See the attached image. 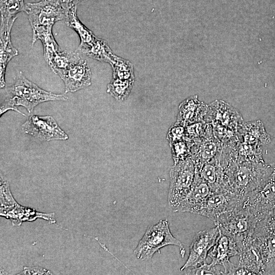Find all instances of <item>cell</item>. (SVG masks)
<instances>
[{
  "mask_svg": "<svg viewBox=\"0 0 275 275\" xmlns=\"http://www.w3.org/2000/svg\"><path fill=\"white\" fill-rule=\"evenodd\" d=\"M113 64V78H118L123 80H134L132 70L128 66L119 63L117 64L115 62Z\"/></svg>",
  "mask_w": 275,
  "mask_h": 275,
  "instance_id": "obj_30",
  "label": "cell"
},
{
  "mask_svg": "<svg viewBox=\"0 0 275 275\" xmlns=\"http://www.w3.org/2000/svg\"><path fill=\"white\" fill-rule=\"evenodd\" d=\"M24 12L28 16L33 31V45L38 40L42 43L53 39V25L56 22L65 19L66 16V11L58 0H42L28 3Z\"/></svg>",
  "mask_w": 275,
  "mask_h": 275,
  "instance_id": "obj_3",
  "label": "cell"
},
{
  "mask_svg": "<svg viewBox=\"0 0 275 275\" xmlns=\"http://www.w3.org/2000/svg\"><path fill=\"white\" fill-rule=\"evenodd\" d=\"M170 245L179 246L184 256L183 244L171 233L168 221L160 220L147 228L133 252L137 259L146 261L151 259L160 249Z\"/></svg>",
  "mask_w": 275,
  "mask_h": 275,
  "instance_id": "obj_4",
  "label": "cell"
},
{
  "mask_svg": "<svg viewBox=\"0 0 275 275\" xmlns=\"http://www.w3.org/2000/svg\"><path fill=\"white\" fill-rule=\"evenodd\" d=\"M193 142L191 148V159L197 169L216 157L222 148V144L214 136L211 124H208L205 135Z\"/></svg>",
  "mask_w": 275,
  "mask_h": 275,
  "instance_id": "obj_12",
  "label": "cell"
},
{
  "mask_svg": "<svg viewBox=\"0 0 275 275\" xmlns=\"http://www.w3.org/2000/svg\"><path fill=\"white\" fill-rule=\"evenodd\" d=\"M212 193L209 184L197 172L191 188L185 198L173 210L197 214Z\"/></svg>",
  "mask_w": 275,
  "mask_h": 275,
  "instance_id": "obj_15",
  "label": "cell"
},
{
  "mask_svg": "<svg viewBox=\"0 0 275 275\" xmlns=\"http://www.w3.org/2000/svg\"><path fill=\"white\" fill-rule=\"evenodd\" d=\"M196 171L210 186L212 192L226 190L224 171L217 156L208 161Z\"/></svg>",
  "mask_w": 275,
  "mask_h": 275,
  "instance_id": "obj_20",
  "label": "cell"
},
{
  "mask_svg": "<svg viewBox=\"0 0 275 275\" xmlns=\"http://www.w3.org/2000/svg\"><path fill=\"white\" fill-rule=\"evenodd\" d=\"M196 173V165L191 158L174 163L171 167L168 201L172 210L180 204L190 191Z\"/></svg>",
  "mask_w": 275,
  "mask_h": 275,
  "instance_id": "obj_7",
  "label": "cell"
},
{
  "mask_svg": "<svg viewBox=\"0 0 275 275\" xmlns=\"http://www.w3.org/2000/svg\"><path fill=\"white\" fill-rule=\"evenodd\" d=\"M186 139L185 127L175 122L170 128L167 135L169 144Z\"/></svg>",
  "mask_w": 275,
  "mask_h": 275,
  "instance_id": "obj_29",
  "label": "cell"
},
{
  "mask_svg": "<svg viewBox=\"0 0 275 275\" xmlns=\"http://www.w3.org/2000/svg\"><path fill=\"white\" fill-rule=\"evenodd\" d=\"M275 234V211L257 222L253 236Z\"/></svg>",
  "mask_w": 275,
  "mask_h": 275,
  "instance_id": "obj_26",
  "label": "cell"
},
{
  "mask_svg": "<svg viewBox=\"0 0 275 275\" xmlns=\"http://www.w3.org/2000/svg\"><path fill=\"white\" fill-rule=\"evenodd\" d=\"M208 256L211 259L210 265L214 266L222 265L225 274H228L235 266L230 261V258L239 255V249L236 241L232 238L222 233L219 235Z\"/></svg>",
  "mask_w": 275,
  "mask_h": 275,
  "instance_id": "obj_14",
  "label": "cell"
},
{
  "mask_svg": "<svg viewBox=\"0 0 275 275\" xmlns=\"http://www.w3.org/2000/svg\"><path fill=\"white\" fill-rule=\"evenodd\" d=\"M253 236L260 248L265 274L275 273V234Z\"/></svg>",
  "mask_w": 275,
  "mask_h": 275,
  "instance_id": "obj_22",
  "label": "cell"
},
{
  "mask_svg": "<svg viewBox=\"0 0 275 275\" xmlns=\"http://www.w3.org/2000/svg\"><path fill=\"white\" fill-rule=\"evenodd\" d=\"M24 133L42 141L66 140L68 135L51 116L30 115L22 125Z\"/></svg>",
  "mask_w": 275,
  "mask_h": 275,
  "instance_id": "obj_9",
  "label": "cell"
},
{
  "mask_svg": "<svg viewBox=\"0 0 275 275\" xmlns=\"http://www.w3.org/2000/svg\"><path fill=\"white\" fill-rule=\"evenodd\" d=\"M257 222L248 209L241 206L223 214L214 223L222 233L233 238L239 247L253 236Z\"/></svg>",
  "mask_w": 275,
  "mask_h": 275,
  "instance_id": "obj_5",
  "label": "cell"
},
{
  "mask_svg": "<svg viewBox=\"0 0 275 275\" xmlns=\"http://www.w3.org/2000/svg\"><path fill=\"white\" fill-rule=\"evenodd\" d=\"M242 207L248 209L258 222L275 211V163L267 177L245 197Z\"/></svg>",
  "mask_w": 275,
  "mask_h": 275,
  "instance_id": "obj_6",
  "label": "cell"
},
{
  "mask_svg": "<svg viewBox=\"0 0 275 275\" xmlns=\"http://www.w3.org/2000/svg\"><path fill=\"white\" fill-rule=\"evenodd\" d=\"M77 7L66 11L65 19L66 24L78 34L80 43L76 50L90 56L102 42L97 39L78 19L76 14Z\"/></svg>",
  "mask_w": 275,
  "mask_h": 275,
  "instance_id": "obj_16",
  "label": "cell"
},
{
  "mask_svg": "<svg viewBox=\"0 0 275 275\" xmlns=\"http://www.w3.org/2000/svg\"><path fill=\"white\" fill-rule=\"evenodd\" d=\"M208 123L198 122L185 126L186 139L194 141L204 136L207 131Z\"/></svg>",
  "mask_w": 275,
  "mask_h": 275,
  "instance_id": "obj_27",
  "label": "cell"
},
{
  "mask_svg": "<svg viewBox=\"0 0 275 275\" xmlns=\"http://www.w3.org/2000/svg\"><path fill=\"white\" fill-rule=\"evenodd\" d=\"M219 234V230L216 226L198 232L190 244L188 258L180 270L206 263L208 253L215 243Z\"/></svg>",
  "mask_w": 275,
  "mask_h": 275,
  "instance_id": "obj_10",
  "label": "cell"
},
{
  "mask_svg": "<svg viewBox=\"0 0 275 275\" xmlns=\"http://www.w3.org/2000/svg\"><path fill=\"white\" fill-rule=\"evenodd\" d=\"M244 199L227 190L212 192L197 214L215 222L223 214L242 206Z\"/></svg>",
  "mask_w": 275,
  "mask_h": 275,
  "instance_id": "obj_8",
  "label": "cell"
},
{
  "mask_svg": "<svg viewBox=\"0 0 275 275\" xmlns=\"http://www.w3.org/2000/svg\"><path fill=\"white\" fill-rule=\"evenodd\" d=\"M272 163L263 161H238L229 163L224 168L225 183L228 189L244 199L269 175Z\"/></svg>",
  "mask_w": 275,
  "mask_h": 275,
  "instance_id": "obj_2",
  "label": "cell"
},
{
  "mask_svg": "<svg viewBox=\"0 0 275 275\" xmlns=\"http://www.w3.org/2000/svg\"><path fill=\"white\" fill-rule=\"evenodd\" d=\"M239 256L238 266L252 274H265L260 248L253 236L239 246Z\"/></svg>",
  "mask_w": 275,
  "mask_h": 275,
  "instance_id": "obj_17",
  "label": "cell"
},
{
  "mask_svg": "<svg viewBox=\"0 0 275 275\" xmlns=\"http://www.w3.org/2000/svg\"><path fill=\"white\" fill-rule=\"evenodd\" d=\"M238 136L240 142L253 146L262 147L271 141L260 120L243 122L238 130Z\"/></svg>",
  "mask_w": 275,
  "mask_h": 275,
  "instance_id": "obj_19",
  "label": "cell"
},
{
  "mask_svg": "<svg viewBox=\"0 0 275 275\" xmlns=\"http://www.w3.org/2000/svg\"><path fill=\"white\" fill-rule=\"evenodd\" d=\"M13 24H1V88L6 85L5 76L7 65L11 60L18 54L11 40V31Z\"/></svg>",
  "mask_w": 275,
  "mask_h": 275,
  "instance_id": "obj_21",
  "label": "cell"
},
{
  "mask_svg": "<svg viewBox=\"0 0 275 275\" xmlns=\"http://www.w3.org/2000/svg\"><path fill=\"white\" fill-rule=\"evenodd\" d=\"M187 274H225L224 271H222L216 266H213L207 264V262L199 266L189 267L187 269Z\"/></svg>",
  "mask_w": 275,
  "mask_h": 275,
  "instance_id": "obj_28",
  "label": "cell"
},
{
  "mask_svg": "<svg viewBox=\"0 0 275 275\" xmlns=\"http://www.w3.org/2000/svg\"><path fill=\"white\" fill-rule=\"evenodd\" d=\"M80 0H58L62 7L67 11L71 8L77 7Z\"/></svg>",
  "mask_w": 275,
  "mask_h": 275,
  "instance_id": "obj_31",
  "label": "cell"
},
{
  "mask_svg": "<svg viewBox=\"0 0 275 275\" xmlns=\"http://www.w3.org/2000/svg\"><path fill=\"white\" fill-rule=\"evenodd\" d=\"M194 142L187 139L170 145L174 163L191 158V148Z\"/></svg>",
  "mask_w": 275,
  "mask_h": 275,
  "instance_id": "obj_25",
  "label": "cell"
},
{
  "mask_svg": "<svg viewBox=\"0 0 275 275\" xmlns=\"http://www.w3.org/2000/svg\"><path fill=\"white\" fill-rule=\"evenodd\" d=\"M207 107L208 104L200 101L197 95L189 97L180 104L176 122L185 127L204 121Z\"/></svg>",
  "mask_w": 275,
  "mask_h": 275,
  "instance_id": "obj_18",
  "label": "cell"
},
{
  "mask_svg": "<svg viewBox=\"0 0 275 275\" xmlns=\"http://www.w3.org/2000/svg\"><path fill=\"white\" fill-rule=\"evenodd\" d=\"M204 121L208 124L219 125L237 132L243 123L240 112L221 100H216L208 104Z\"/></svg>",
  "mask_w": 275,
  "mask_h": 275,
  "instance_id": "obj_11",
  "label": "cell"
},
{
  "mask_svg": "<svg viewBox=\"0 0 275 275\" xmlns=\"http://www.w3.org/2000/svg\"><path fill=\"white\" fill-rule=\"evenodd\" d=\"M25 8L24 0H1V24L14 23L17 14L24 11Z\"/></svg>",
  "mask_w": 275,
  "mask_h": 275,
  "instance_id": "obj_23",
  "label": "cell"
},
{
  "mask_svg": "<svg viewBox=\"0 0 275 275\" xmlns=\"http://www.w3.org/2000/svg\"><path fill=\"white\" fill-rule=\"evenodd\" d=\"M63 80L65 92H75L91 84L92 73L86 60L81 58L57 74Z\"/></svg>",
  "mask_w": 275,
  "mask_h": 275,
  "instance_id": "obj_13",
  "label": "cell"
},
{
  "mask_svg": "<svg viewBox=\"0 0 275 275\" xmlns=\"http://www.w3.org/2000/svg\"><path fill=\"white\" fill-rule=\"evenodd\" d=\"M133 80L113 78L107 85V92L118 100L125 99L130 93Z\"/></svg>",
  "mask_w": 275,
  "mask_h": 275,
  "instance_id": "obj_24",
  "label": "cell"
},
{
  "mask_svg": "<svg viewBox=\"0 0 275 275\" xmlns=\"http://www.w3.org/2000/svg\"><path fill=\"white\" fill-rule=\"evenodd\" d=\"M67 99L64 95L54 94L40 88L20 71L7 90L6 98L1 105L0 114L2 116L8 111L13 110L25 116L17 109L18 106H23L32 114L34 108L41 103Z\"/></svg>",
  "mask_w": 275,
  "mask_h": 275,
  "instance_id": "obj_1",
  "label": "cell"
}]
</instances>
